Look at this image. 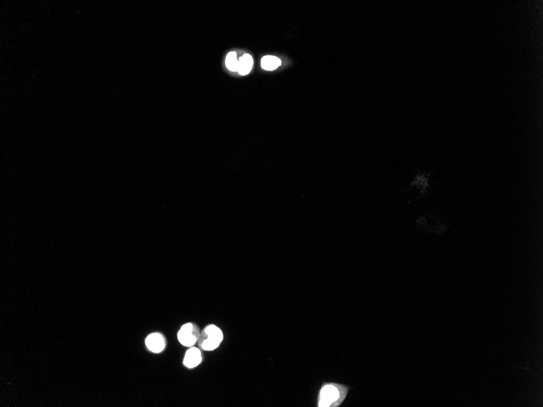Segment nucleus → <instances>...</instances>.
I'll return each mask as SVG.
<instances>
[{
  "label": "nucleus",
  "mask_w": 543,
  "mask_h": 407,
  "mask_svg": "<svg viewBox=\"0 0 543 407\" xmlns=\"http://www.w3.org/2000/svg\"><path fill=\"white\" fill-rule=\"evenodd\" d=\"M349 387L338 383H325L318 394V407H338L349 393Z\"/></svg>",
  "instance_id": "nucleus-1"
},
{
  "label": "nucleus",
  "mask_w": 543,
  "mask_h": 407,
  "mask_svg": "<svg viewBox=\"0 0 543 407\" xmlns=\"http://www.w3.org/2000/svg\"><path fill=\"white\" fill-rule=\"evenodd\" d=\"M223 340L221 329L216 325H208L199 335V345L206 351H212L219 347Z\"/></svg>",
  "instance_id": "nucleus-2"
},
{
  "label": "nucleus",
  "mask_w": 543,
  "mask_h": 407,
  "mask_svg": "<svg viewBox=\"0 0 543 407\" xmlns=\"http://www.w3.org/2000/svg\"><path fill=\"white\" fill-rule=\"evenodd\" d=\"M200 332L197 325L188 323L183 325L178 332V338L179 342L186 347H192L199 340Z\"/></svg>",
  "instance_id": "nucleus-3"
},
{
  "label": "nucleus",
  "mask_w": 543,
  "mask_h": 407,
  "mask_svg": "<svg viewBox=\"0 0 543 407\" xmlns=\"http://www.w3.org/2000/svg\"><path fill=\"white\" fill-rule=\"evenodd\" d=\"M145 342L148 350L155 354L162 352L165 347V340L160 333L150 334L146 337Z\"/></svg>",
  "instance_id": "nucleus-4"
},
{
  "label": "nucleus",
  "mask_w": 543,
  "mask_h": 407,
  "mask_svg": "<svg viewBox=\"0 0 543 407\" xmlns=\"http://www.w3.org/2000/svg\"><path fill=\"white\" fill-rule=\"evenodd\" d=\"M201 362V351L198 348L192 346L185 353L183 364L188 368H194L199 366Z\"/></svg>",
  "instance_id": "nucleus-5"
},
{
  "label": "nucleus",
  "mask_w": 543,
  "mask_h": 407,
  "mask_svg": "<svg viewBox=\"0 0 543 407\" xmlns=\"http://www.w3.org/2000/svg\"><path fill=\"white\" fill-rule=\"evenodd\" d=\"M434 170L431 171L429 173H418L416 174L415 179H414L413 182L411 183V186L416 185L418 188L419 190L421 192V196L419 197V198H421L423 197L424 194L428 195V188L430 187V183H429V177L432 174Z\"/></svg>",
  "instance_id": "nucleus-6"
},
{
  "label": "nucleus",
  "mask_w": 543,
  "mask_h": 407,
  "mask_svg": "<svg viewBox=\"0 0 543 407\" xmlns=\"http://www.w3.org/2000/svg\"><path fill=\"white\" fill-rule=\"evenodd\" d=\"M253 66V59L248 54L243 55L238 60V74L243 76L248 75Z\"/></svg>",
  "instance_id": "nucleus-7"
},
{
  "label": "nucleus",
  "mask_w": 543,
  "mask_h": 407,
  "mask_svg": "<svg viewBox=\"0 0 543 407\" xmlns=\"http://www.w3.org/2000/svg\"><path fill=\"white\" fill-rule=\"evenodd\" d=\"M281 64H282L281 60L278 59V57H276V56H273V55H266L264 57L262 58V68L267 70V71L275 70L276 69L279 67Z\"/></svg>",
  "instance_id": "nucleus-8"
},
{
  "label": "nucleus",
  "mask_w": 543,
  "mask_h": 407,
  "mask_svg": "<svg viewBox=\"0 0 543 407\" xmlns=\"http://www.w3.org/2000/svg\"><path fill=\"white\" fill-rule=\"evenodd\" d=\"M225 65L230 71H238V60H237V54L236 52H230L227 55L225 60Z\"/></svg>",
  "instance_id": "nucleus-9"
}]
</instances>
